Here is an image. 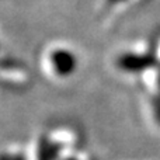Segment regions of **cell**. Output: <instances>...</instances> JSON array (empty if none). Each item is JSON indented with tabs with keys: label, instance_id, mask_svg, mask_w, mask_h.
<instances>
[{
	"label": "cell",
	"instance_id": "obj_1",
	"mask_svg": "<svg viewBox=\"0 0 160 160\" xmlns=\"http://www.w3.org/2000/svg\"><path fill=\"white\" fill-rule=\"evenodd\" d=\"M121 66L127 70H143L155 65V55L153 53H138V55H125L119 61Z\"/></svg>",
	"mask_w": 160,
	"mask_h": 160
}]
</instances>
